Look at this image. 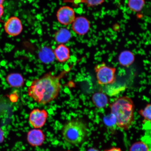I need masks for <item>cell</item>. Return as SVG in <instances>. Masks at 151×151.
I'll return each mask as SVG.
<instances>
[{"label":"cell","instance_id":"7","mask_svg":"<svg viewBox=\"0 0 151 151\" xmlns=\"http://www.w3.org/2000/svg\"><path fill=\"white\" fill-rule=\"evenodd\" d=\"M4 29L5 32L10 36H17L23 31V24L18 17H11L5 22Z\"/></svg>","mask_w":151,"mask_h":151},{"label":"cell","instance_id":"19","mask_svg":"<svg viewBox=\"0 0 151 151\" xmlns=\"http://www.w3.org/2000/svg\"><path fill=\"white\" fill-rule=\"evenodd\" d=\"M129 151H149V149L148 146L145 142L138 141L132 145Z\"/></svg>","mask_w":151,"mask_h":151},{"label":"cell","instance_id":"16","mask_svg":"<svg viewBox=\"0 0 151 151\" xmlns=\"http://www.w3.org/2000/svg\"><path fill=\"white\" fill-rule=\"evenodd\" d=\"M145 0H128V8L134 12H140L145 6Z\"/></svg>","mask_w":151,"mask_h":151},{"label":"cell","instance_id":"20","mask_svg":"<svg viewBox=\"0 0 151 151\" xmlns=\"http://www.w3.org/2000/svg\"><path fill=\"white\" fill-rule=\"evenodd\" d=\"M4 139V134L2 130L0 128V143L3 142Z\"/></svg>","mask_w":151,"mask_h":151},{"label":"cell","instance_id":"5","mask_svg":"<svg viewBox=\"0 0 151 151\" xmlns=\"http://www.w3.org/2000/svg\"><path fill=\"white\" fill-rule=\"evenodd\" d=\"M48 117V113L45 109H35L30 113L29 122L35 129H39L45 125Z\"/></svg>","mask_w":151,"mask_h":151},{"label":"cell","instance_id":"9","mask_svg":"<svg viewBox=\"0 0 151 151\" xmlns=\"http://www.w3.org/2000/svg\"><path fill=\"white\" fill-rule=\"evenodd\" d=\"M45 136L42 130L34 129L28 132L27 140L32 146L37 147L41 146L44 142Z\"/></svg>","mask_w":151,"mask_h":151},{"label":"cell","instance_id":"23","mask_svg":"<svg viewBox=\"0 0 151 151\" xmlns=\"http://www.w3.org/2000/svg\"><path fill=\"white\" fill-rule=\"evenodd\" d=\"M88 151H100L99 150H97V149L91 148L89 149Z\"/></svg>","mask_w":151,"mask_h":151},{"label":"cell","instance_id":"2","mask_svg":"<svg viewBox=\"0 0 151 151\" xmlns=\"http://www.w3.org/2000/svg\"><path fill=\"white\" fill-rule=\"evenodd\" d=\"M110 108L117 127L124 131L131 127L134 122L135 106L131 98L127 96L119 97L111 104Z\"/></svg>","mask_w":151,"mask_h":151},{"label":"cell","instance_id":"4","mask_svg":"<svg viewBox=\"0 0 151 151\" xmlns=\"http://www.w3.org/2000/svg\"><path fill=\"white\" fill-rule=\"evenodd\" d=\"M94 70L98 84L100 86H107L116 83V68L110 67L102 62L96 65Z\"/></svg>","mask_w":151,"mask_h":151},{"label":"cell","instance_id":"10","mask_svg":"<svg viewBox=\"0 0 151 151\" xmlns=\"http://www.w3.org/2000/svg\"><path fill=\"white\" fill-rule=\"evenodd\" d=\"M55 57L60 63H64L69 59L70 57V50L65 44H60L54 51Z\"/></svg>","mask_w":151,"mask_h":151},{"label":"cell","instance_id":"14","mask_svg":"<svg viewBox=\"0 0 151 151\" xmlns=\"http://www.w3.org/2000/svg\"><path fill=\"white\" fill-rule=\"evenodd\" d=\"M6 81L9 86L13 88L22 87L24 84L23 77L18 73H13L9 74L6 77Z\"/></svg>","mask_w":151,"mask_h":151},{"label":"cell","instance_id":"21","mask_svg":"<svg viewBox=\"0 0 151 151\" xmlns=\"http://www.w3.org/2000/svg\"><path fill=\"white\" fill-rule=\"evenodd\" d=\"M104 151H122L121 149L118 147H112V148L106 150Z\"/></svg>","mask_w":151,"mask_h":151},{"label":"cell","instance_id":"17","mask_svg":"<svg viewBox=\"0 0 151 151\" xmlns=\"http://www.w3.org/2000/svg\"><path fill=\"white\" fill-rule=\"evenodd\" d=\"M68 2L74 4H84L88 7H93L103 4L105 0H65Z\"/></svg>","mask_w":151,"mask_h":151},{"label":"cell","instance_id":"18","mask_svg":"<svg viewBox=\"0 0 151 151\" xmlns=\"http://www.w3.org/2000/svg\"><path fill=\"white\" fill-rule=\"evenodd\" d=\"M139 113L145 120L151 122V103L147 105L144 108L139 110Z\"/></svg>","mask_w":151,"mask_h":151},{"label":"cell","instance_id":"8","mask_svg":"<svg viewBox=\"0 0 151 151\" xmlns=\"http://www.w3.org/2000/svg\"><path fill=\"white\" fill-rule=\"evenodd\" d=\"M91 27L90 21L86 17L80 16L76 17L71 24V29L76 35L83 36L89 31Z\"/></svg>","mask_w":151,"mask_h":151},{"label":"cell","instance_id":"12","mask_svg":"<svg viewBox=\"0 0 151 151\" xmlns=\"http://www.w3.org/2000/svg\"><path fill=\"white\" fill-rule=\"evenodd\" d=\"M135 56L133 53L128 50L123 51L118 56V60L120 65L128 67L134 63Z\"/></svg>","mask_w":151,"mask_h":151},{"label":"cell","instance_id":"11","mask_svg":"<svg viewBox=\"0 0 151 151\" xmlns=\"http://www.w3.org/2000/svg\"><path fill=\"white\" fill-rule=\"evenodd\" d=\"M92 100L94 105L99 109L104 108L109 103L106 94L103 92H97L93 94Z\"/></svg>","mask_w":151,"mask_h":151},{"label":"cell","instance_id":"3","mask_svg":"<svg viewBox=\"0 0 151 151\" xmlns=\"http://www.w3.org/2000/svg\"><path fill=\"white\" fill-rule=\"evenodd\" d=\"M87 127L83 121L73 119L66 123L62 129V137L65 142L78 145L84 141L87 135Z\"/></svg>","mask_w":151,"mask_h":151},{"label":"cell","instance_id":"13","mask_svg":"<svg viewBox=\"0 0 151 151\" xmlns=\"http://www.w3.org/2000/svg\"><path fill=\"white\" fill-rule=\"evenodd\" d=\"M71 34L68 29L61 28L57 31L54 35V40L58 44H65L70 40Z\"/></svg>","mask_w":151,"mask_h":151},{"label":"cell","instance_id":"22","mask_svg":"<svg viewBox=\"0 0 151 151\" xmlns=\"http://www.w3.org/2000/svg\"><path fill=\"white\" fill-rule=\"evenodd\" d=\"M4 7L3 6H0V20L4 14Z\"/></svg>","mask_w":151,"mask_h":151},{"label":"cell","instance_id":"1","mask_svg":"<svg viewBox=\"0 0 151 151\" xmlns=\"http://www.w3.org/2000/svg\"><path fill=\"white\" fill-rule=\"evenodd\" d=\"M61 77L46 73L40 78L36 79L28 87V96L39 104L45 105L58 97L61 86Z\"/></svg>","mask_w":151,"mask_h":151},{"label":"cell","instance_id":"15","mask_svg":"<svg viewBox=\"0 0 151 151\" xmlns=\"http://www.w3.org/2000/svg\"><path fill=\"white\" fill-rule=\"evenodd\" d=\"M40 58L45 63H48L52 61L54 56V52L49 47H44L41 49L40 52Z\"/></svg>","mask_w":151,"mask_h":151},{"label":"cell","instance_id":"6","mask_svg":"<svg viewBox=\"0 0 151 151\" xmlns=\"http://www.w3.org/2000/svg\"><path fill=\"white\" fill-rule=\"evenodd\" d=\"M56 16L59 23L65 26L71 24L76 17L74 9L68 6H63L58 9Z\"/></svg>","mask_w":151,"mask_h":151},{"label":"cell","instance_id":"24","mask_svg":"<svg viewBox=\"0 0 151 151\" xmlns=\"http://www.w3.org/2000/svg\"><path fill=\"white\" fill-rule=\"evenodd\" d=\"M5 0H0V6L3 5L4 3Z\"/></svg>","mask_w":151,"mask_h":151}]
</instances>
